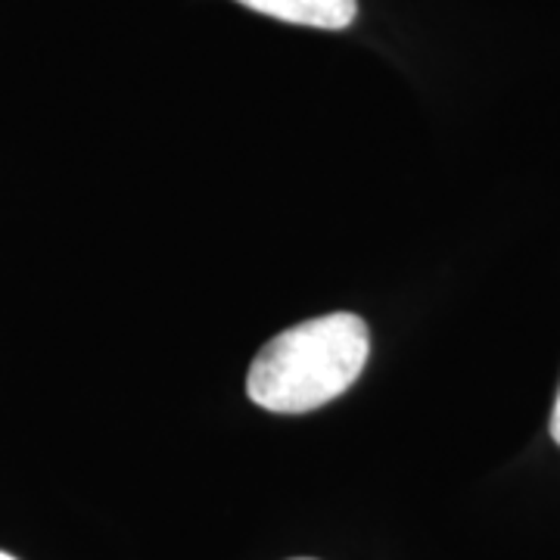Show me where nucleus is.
<instances>
[{
	"label": "nucleus",
	"mask_w": 560,
	"mask_h": 560,
	"mask_svg": "<svg viewBox=\"0 0 560 560\" xmlns=\"http://www.w3.org/2000/svg\"><path fill=\"white\" fill-rule=\"evenodd\" d=\"M237 3L271 20L327 28V32L349 28L359 16V0H237Z\"/></svg>",
	"instance_id": "nucleus-2"
},
{
	"label": "nucleus",
	"mask_w": 560,
	"mask_h": 560,
	"mask_svg": "<svg viewBox=\"0 0 560 560\" xmlns=\"http://www.w3.org/2000/svg\"><path fill=\"white\" fill-rule=\"evenodd\" d=\"M551 436H555V442L560 445V396L558 401H555V415H551Z\"/></svg>",
	"instance_id": "nucleus-3"
},
{
	"label": "nucleus",
	"mask_w": 560,
	"mask_h": 560,
	"mask_svg": "<svg viewBox=\"0 0 560 560\" xmlns=\"http://www.w3.org/2000/svg\"><path fill=\"white\" fill-rule=\"evenodd\" d=\"M293 560H312V558H293Z\"/></svg>",
	"instance_id": "nucleus-5"
},
{
	"label": "nucleus",
	"mask_w": 560,
	"mask_h": 560,
	"mask_svg": "<svg viewBox=\"0 0 560 560\" xmlns=\"http://www.w3.org/2000/svg\"><path fill=\"white\" fill-rule=\"evenodd\" d=\"M0 560H16V558H13V555H3V551H0Z\"/></svg>",
	"instance_id": "nucleus-4"
},
{
	"label": "nucleus",
	"mask_w": 560,
	"mask_h": 560,
	"mask_svg": "<svg viewBox=\"0 0 560 560\" xmlns=\"http://www.w3.org/2000/svg\"><path fill=\"white\" fill-rule=\"evenodd\" d=\"M371 352L368 324L359 315L334 312L278 334L249 364L246 393L265 411L305 415L359 381Z\"/></svg>",
	"instance_id": "nucleus-1"
}]
</instances>
